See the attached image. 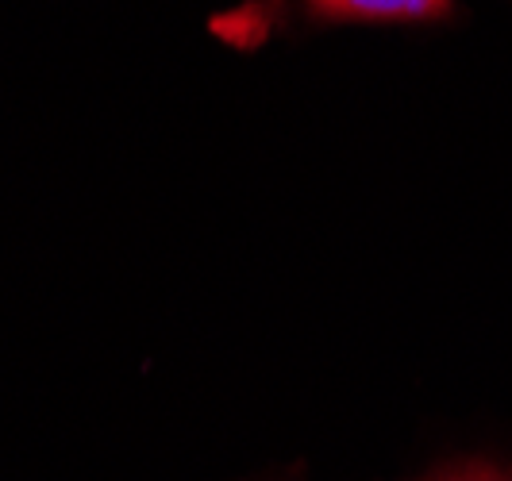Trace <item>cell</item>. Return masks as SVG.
<instances>
[{"mask_svg":"<svg viewBox=\"0 0 512 481\" xmlns=\"http://www.w3.org/2000/svg\"><path fill=\"white\" fill-rule=\"evenodd\" d=\"M428 481H512V478L505 470L489 466V462H466V466H455V470H447V474L428 478Z\"/></svg>","mask_w":512,"mask_h":481,"instance_id":"cell-2","label":"cell"},{"mask_svg":"<svg viewBox=\"0 0 512 481\" xmlns=\"http://www.w3.org/2000/svg\"><path fill=\"white\" fill-rule=\"evenodd\" d=\"M305 8L328 24H428L447 20L455 0H305Z\"/></svg>","mask_w":512,"mask_h":481,"instance_id":"cell-1","label":"cell"}]
</instances>
